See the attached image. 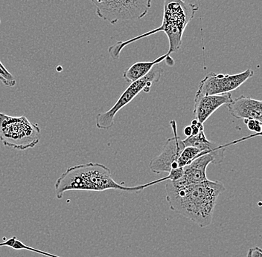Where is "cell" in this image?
Wrapping results in <instances>:
<instances>
[{"mask_svg": "<svg viewBox=\"0 0 262 257\" xmlns=\"http://www.w3.org/2000/svg\"><path fill=\"white\" fill-rule=\"evenodd\" d=\"M247 257H262V250L259 247L250 248L247 252Z\"/></svg>", "mask_w": 262, "mask_h": 257, "instance_id": "cell-16", "label": "cell"}, {"mask_svg": "<svg viewBox=\"0 0 262 257\" xmlns=\"http://www.w3.org/2000/svg\"><path fill=\"white\" fill-rule=\"evenodd\" d=\"M253 75L254 72L250 68L235 75L209 73L200 83L195 96L231 93L240 87Z\"/></svg>", "mask_w": 262, "mask_h": 257, "instance_id": "cell-7", "label": "cell"}, {"mask_svg": "<svg viewBox=\"0 0 262 257\" xmlns=\"http://www.w3.org/2000/svg\"><path fill=\"white\" fill-rule=\"evenodd\" d=\"M183 133L186 135V137H189L191 135V128L190 126H187V127H185L184 129H183Z\"/></svg>", "mask_w": 262, "mask_h": 257, "instance_id": "cell-17", "label": "cell"}, {"mask_svg": "<svg viewBox=\"0 0 262 257\" xmlns=\"http://www.w3.org/2000/svg\"><path fill=\"white\" fill-rule=\"evenodd\" d=\"M229 112L237 119L258 120L262 122V101L242 96L227 105Z\"/></svg>", "mask_w": 262, "mask_h": 257, "instance_id": "cell-11", "label": "cell"}, {"mask_svg": "<svg viewBox=\"0 0 262 257\" xmlns=\"http://www.w3.org/2000/svg\"><path fill=\"white\" fill-rule=\"evenodd\" d=\"M170 125L173 136L167 140L161 153L154 158L149 163L150 170L157 174L161 173H168L171 170L179 168L178 158L186 147L183 140L178 135L176 121H170Z\"/></svg>", "mask_w": 262, "mask_h": 257, "instance_id": "cell-8", "label": "cell"}, {"mask_svg": "<svg viewBox=\"0 0 262 257\" xmlns=\"http://www.w3.org/2000/svg\"><path fill=\"white\" fill-rule=\"evenodd\" d=\"M232 101L231 93L194 97V114L196 121L204 124L209 118L221 106Z\"/></svg>", "mask_w": 262, "mask_h": 257, "instance_id": "cell-10", "label": "cell"}, {"mask_svg": "<svg viewBox=\"0 0 262 257\" xmlns=\"http://www.w3.org/2000/svg\"><path fill=\"white\" fill-rule=\"evenodd\" d=\"M206 153H209L201 152L196 147H185L181 154H180L179 158H178V166H179V168H183V167L186 166L188 163H191V161H194L198 157ZM222 156H224V155H222Z\"/></svg>", "mask_w": 262, "mask_h": 257, "instance_id": "cell-13", "label": "cell"}, {"mask_svg": "<svg viewBox=\"0 0 262 257\" xmlns=\"http://www.w3.org/2000/svg\"><path fill=\"white\" fill-rule=\"evenodd\" d=\"M40 129L25 116L13 117L0 112V141L19 151L34 148L40 142Z\"/></svg>", "mask_w": 262, "mask_h": 257, "instance_id": "cell-4", "label": "cell"}, {"mask_svg": "<svg viewBox=\"0 0 262 257\" xmlns=\"http://www.w3.org/2000/svg\"><path fill=\"white\" fill-rule=\"evenodd\" d=\"M163 69L159 64L155 65L146 76L139 81L130 83L125 91L119 97L116 104L106 112L99 113L96 118V125L99 129H109L114 126L116 114L130 103L141 91L148 93L152 85L160 81Z\"/></svg>", "mask_w": 262, "mask_h": 257, "instance_id": "cell-6", "label": "cell"}, {"mask_svg": "<svg viewBox=\"0 0 262 257\" xmlns=\"http://www.w3.org/2000/svg\"><path fill=\"white\" fill-rule=\"evenodd\" d=\"M0 24H1V19H0Z\"/></svg>", "mask_w": 262, "mask_h": 257, "instance_id": "cell-19", "label": "cell"}, {"mask_svg": "<svg viewBox=\"0 0 262 257\" xmlns=\"http://www.w3.org/2000/svg\"><path fill=\"white\" fill-rule=\"evenodd\" d=\"M152 182L139 186H122L113 178L111 170L105 165L99 163H89L76 165L67 168L64 173L57 178L55 185V195L61 199L66 193L72 191H101L119 190L127 192H139Z\"/></svg>", "mask_w": 262, "mask_h": 257, "instance_id": "cell-2", "label": "cell"}, {"mask_svg": "<svg viewBox=\"0 0 262 257\" xmlns=\"http://www.w3.org/2000/svg\"><path fill=\"white\" fill-rule=\"evenodd\" d=\"M163 19L161 26L130 40L118 41L114 45H111L108 49V52L114 60L119 58L124 47L162 32L166 34L169 43V49L167 55L170 56L172 53L180 50L186 26L192 20L199 7L184 0H163Z\"/></svg>", "mask_w": 262, "mask_h": 257, "instance_id": "cell-3", "label": "cell"}, {"mask_svg": "<svg viewBox=\"0 0 262 257\" xmlns=\"http://www.w3.org/2000/svg\"><path fill=\"white\" fill-rule=\"evenodd\" d=\"M96 14L111 25L145 17L151 8L152 0H91Z\"/></svg>", "mask_w": 262, "mask_h": 257, "instance_id": "cell-5", "label": "cell"}, {"mask_svg": "<svg viewBox=\"0 0 262 257\" xmlns=\"http://www.w3.org/2000/svg\"><path fill=\"white\" fill-rule=\"evenodd\" d=\"M165 182L166 201L171 211L202 228L211 225L217 199L226 191L222 182L207 179L186 186H176L169 180Z\"/></svg>", "mask_w": 262, "mask_h": 257, "instance_id": "cell-1", "label": "cell"}, {"mask_svg": "<svg viewBox=\"0 0 262 257\" xmlns=\"http://www.w3.org/2000/svg\"><path fill=\"white\" fill-rule=\"evenodd\" d=\"M224 156L214 153H206L183 167V176L177 181H171L176 186L196 184L207 180L206 169L210 163L219 165L224 161ZM170 181V180H169Z\"/></svg>", "mask_w": 262, "mask_h": 257, "instance_id": "cell-9", "label": "cell"}, {"mask_svg": "<svg viewBox=\"0 0 262 257\" xmlns=\"http://www.w3.org/2000/svg\"><path fill=\"white\" fill-rule=\"evenodd\" d=\"M0 65H3V63H2V62H1V61H0Z\"/></svg>", "mask_w": 262, "mask_h": 257, "instance_id": "cell-18", "label": "cell"}, {"mask_svg": "<svg viewBox=\"0 0 262 257\" xmlns=\"http://www.w3.org/2000/svg\"><path fill=\"white\" fill-rule=\"evenodd\" d=\"M245 124H247V128L252 132H255L256 134H261L262 122L258 120H244Z\"/></svg>", "mask_w": 262, "mask_h": 257, "instance_id": "cell-14", "label": "cell"}, {"mask_svg": "<svg viewBox=\"0 0 262 257\" xmlns=\"http://www.w3.org/2000/svg\"><path fill=\"white\" fill-rule=\"evenodd\" d=\"M168 57H169V55L165 54V55L159 57L153 61L138 62V63H134L124 71L123 74V78L127 83H132L139 81L146 76L147 74L151 71L155 65L160 64L162 62L165 61V59Z\"/></svg>", "mask_w": 262, "mask_h": 257, "instance_id": "cell-12", "label": "cell"}, {"mask_svg": "<svg viewBox=\"0 0 262 257\" xmlns=\"http://www.w3.org/2000/svg\"><path fill=\"white\" fill-rule=\"evenodd\" d=\"M190 127L191 128V135H198L201 131L204 130V124H201L199 121H196V119H194V120L191 121Z\"/></svg>", "mask_w": 262, "mask_h": 257, "instance_id": "cell-15", "label": "cell"}]
</instances>
